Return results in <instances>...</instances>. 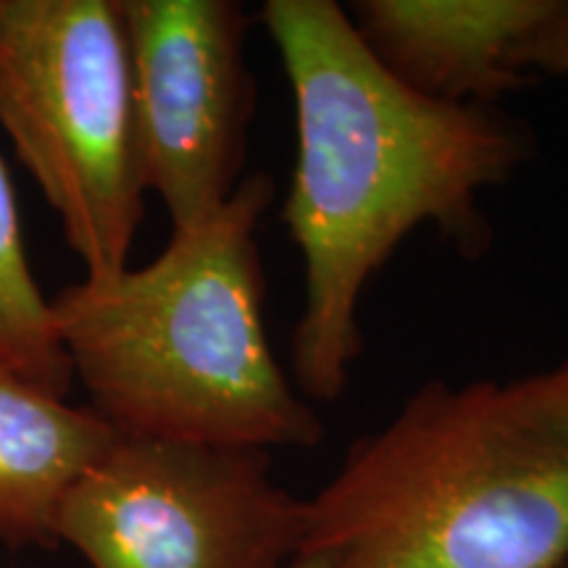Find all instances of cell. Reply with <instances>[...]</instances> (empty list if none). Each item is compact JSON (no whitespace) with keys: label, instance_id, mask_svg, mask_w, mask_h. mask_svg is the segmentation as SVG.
<instances>
[{"label":"cell","instance_id":"cell-1","mask_svg":"<svg viewBox=\"0 0 568 568\" xmlns=\"http://www.w3.org/2000/svg\"><path fill=\"white\" fill-rule=\"evenodd\" d=\"M295 103L297 155L284 224L303 258L293 376L305 400H337L361 355L368 282L416 226L477 253L479 195L529 159L500 111L410 90L376 61L335 0H268L261 11Z\"/></svg>","mask_w":568,"mask_h":568},{"label":"cell","instance_id":"cell-2","mask_svg":"<svg viewBox=\"0 0 568 568\" xmlns=\"http://www.w3.org/2000/svg\"><path fill=\"white\" fill-rule=\"evenodd\" d=\"M272 197V176H243L151 264L51 297L71 374L116 435L268 453L324 439L266 335L258 226Z\"/></svg>","mask_w":568,"mask_h":568},{"label":"cell","instance_id":"cell-3","mask_svg":"<svg viewBox=\"0 0 568 568\" xmlns=\"http://www.w3.org/2000/svg\"><path fill=\"white\" fill-rule=\"evenodd\" d=\"M329 568H564L568 355L508 382H426L305 500Z\"/></svg>","mask_w":568,"mask_h":568},{"label":"cell","instance_id":"cell-4","mask_svg":"<svg viewBox=\"0 0 568 568\" xmlns=\"http://www.w3.org/2000/svg\"><path fill=\"white\" fill-rule=\"evenodd\" d=\"M0 126L84 276L130 266L148 190L122 0H0Z\"/></svg>","mask_w":568,"mask_h":568},{"label":"cell","instance_id":"cell-5","mask_svg":"<svg viewBox=\"0 0 568 568\" xmlns=\"http://www.w3.org/2000/svg\"><path fill=\"white\" fill-rule=\"evenodd\" d=\"M305 527L268 450L119 435L63 497L55 539L90 568H290Z\"/></svg>","mask_w":568,"mask_h":568},{"label":"cell","instance_id":"cell-6","mask_svg":"<svg viewBox=\"0 0 568 568\" xmlns=\"http://www.w3.org/2000/svg\"><path fill=\"white\" fill-rule=\"evenodd\" d=\"M142 182L174 230L201 224L243 182L255 84L251 17L234 0H122Z\"/></svg>","mask_w":568,"mask_h":568},{"label":"cell","instance_id":"cell-7","mask_svg":"<svg viewBox=\"0 0 568 568\" xmlns=\"http://www.w3.org/2000/svg\"><path fill=\"white\" fill-rule=\"evenodd\" d=\"M552 0H355L361 40L389 74L426 98L489 105L527 77L514 53Z\"/></svg>","mask_w":568,"mask_h":568},{"label":"cell","instance_id":"cell-8","mask_svg":"<svg viewBox=\"0 0 568 568\" xmlns=\"http://www.w3.org/2000/svg\"><path fill=\"white\" fill-rule=\"evenodd\" d=\"M116 437L90 406L0 368V545L55 548L63 497Z\"/></svg>","mask_w":568,"mask_h":568},{"label":"cell","instance_id":"cell-9","mask_svg":"<svg viewBox=\"0 0 568 568\" xmlns=\"http://www.w3.org/2000/svg\"><path fill=\"white\" fill-rule=\"evenodd\" d=\"M0 368L67 397L74 374L55 332L51 297L30 266L9 166L0 155Z\"/></svg>","mask_w":568,"mask_h":568},{"label":"cell","instance_id":"cell-10","mask_svg":"<svg viewBox=\"0 0 568 568\" xmlns=\"http://www.w3.org/2000/svg\"><path fill=\"white\" fill-rule=\"evenodd\" d=\"M514 67L524 77L529 71L568 77V0H552L545 19L518 42Z\"/></svg>","mask_w":568,"mask_h":568},{"label":"cell","instance_id":"cell-11","mask_svg":"<svg viewBox=\"0 0 568 568\" xmlns=\"http://www.w3.org/2000/svg\"><path fill=\"white\" fill-rule=\"evenodd\" d=\"M290 568H329V566H326L324 560L316 558V556H301Z\"/></svg>","mask_w":568,"mask_h":568},{"label":"cell","instance_id":"cell-12","mask_svg":"<svg viewBox=\"0 0 568 568\" xmlns=\"http://www.w3.org/2000/svg\"><path fill=\"white\" fill-rule=\"evenodd\" d=\"M564 568H568V566H564Z\"/></svg>","mask_w":568,"mask_h":568}]
</instances>
